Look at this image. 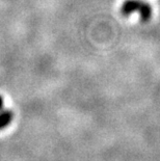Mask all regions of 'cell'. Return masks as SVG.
Listing matches in <instances>:
<instances>
[{
  "label": "cell",
  "instance_id": "obj_1",
  "mask_svg": "<svg viewBox=\"0 0 160 161\" xmlns=\"http://www.w3.org/2000/svg\"><path fill=\"white\" fill-rule=\"evenodd\" d=\"M141 1H139V0H126L121 8L122 15L126 17L130 16L135 11H138L139 8H141Z\"/></svg>",
  "mask_w": 160,
  "mask_h": 161
},
{
  "label": "cell",
  "instance_id": "obj_2",
  "mask_svg": "<svg viewBox=\"0 0 160 161\" xmlns=\"http://www.w3.org/2000/svg\"><path fill=\"white\" fill-rule=\"evenodd\" d=\"M139 16H141V20L142 22H148L152 17V8L151 5L147 2L141 1V8L138 9Z\"/></svg>",
  "mask_w": 160,
  "mask_h": 161
},
{
  "label": "cell",
  "instance_id": "obj_3",
  "mask_svg": "<svg viewBox=\"0 0 160 161\" xmlns=\"http://www.w3.org/2000/svg\"><path fill=\"white\" fill-rule=\"evenodd\" d=\"M14 114L11 110H1L0 111V130L8 127L13 121Z\"/></svg>",
  "mask_w": 160,
  "mask_h": 161
},
{
  "label": "cell",
  "instance_id": "obj_4",
  "mask_svg": "<svg viewBox=\"0 0 160 161\" xmlns=\"http://www.w3.org/2000/svg\"><path fill=\"white\" fill-rule=\"evenodd\" d=\"M3 110V98L2 96H0V111Z\"/></svg>",
  "mask_w": 160,
  "mask_h": 161
}]
</instances>
